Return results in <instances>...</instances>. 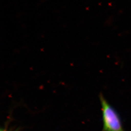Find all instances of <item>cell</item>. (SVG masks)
Returning <instances> with one entry per match:
<instances>
[{
    "mask_svg": "<svg viewBox=\"0 0 131 131\" xmlns=\"http://www.w3.org/2000/svg\"><path fill=\"white\" fill-rule=\"evenodd\" d=\"M102 107V131H126L120 115L101 93L99 95Z\"/></svg>",
    "mask_w": 131,
    "mask_h": 131,
    "instance_id": "1",
    "label": "cell"
},
{
    "mask_svg": "<svg viewBox=\"0 0 131 131\" xmlns=\"http://www.w3.org/2000/svg\"><path fill=\"white\" fill-rule=\"evenodd\" d=\"M1 131H5V130H1Z\"/></svg>",
    "mask_w": 131,
    "mask_h": 131,
    "instance_id": "2",
    "label": "cell"
}]
</instances>
